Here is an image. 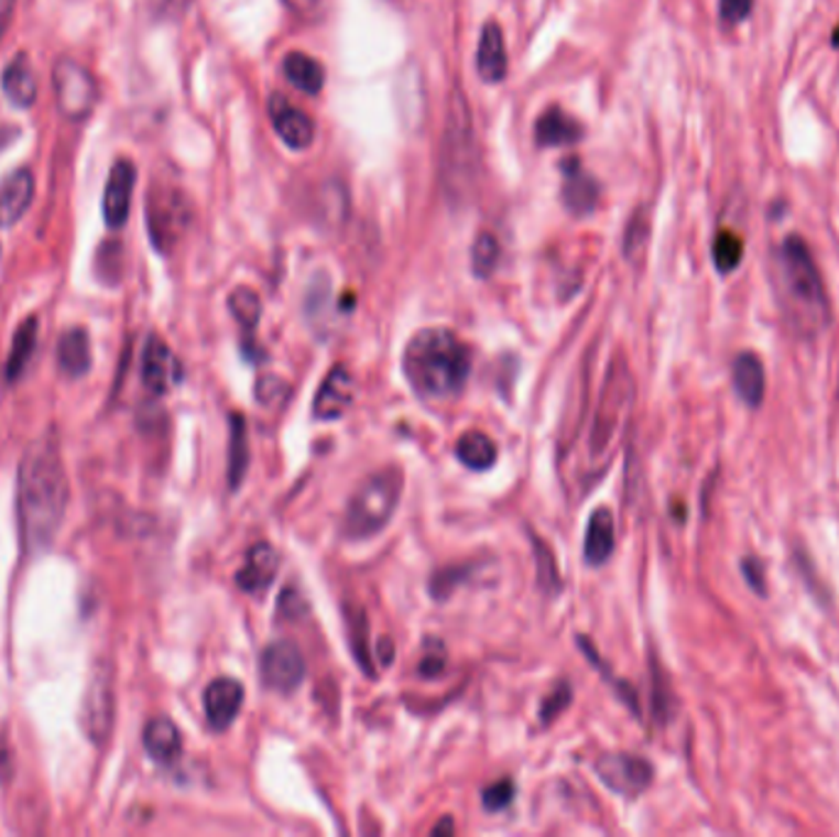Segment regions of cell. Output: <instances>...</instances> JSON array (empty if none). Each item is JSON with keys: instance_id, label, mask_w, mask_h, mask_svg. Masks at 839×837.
<instances>
[{"instance_id": "1", "label": "cell", "mask_w": 839, "mask_h": 837, "mask_svg": "<svg viewBox=\"0 0 839 837\" xmlns=\"http://www.w3.org/2000/svg\"><path fill=\"white\" fill-rule=\"evenodd\" d=\"M69 503V479L59 443L52 435L35 439L18 471V519L28 553L47 551Z\"/></svg>"}, {"instance_id": "2", "label": "cell", "mask_w": 839, "mask_h": 837, "mask_svg": "<svg viewBox=\"0 0 839 837\" xmlns=\"http://www.w3.org/2000/svg\"><path fill=\"white\" fill-rule=\"evenodd\" d=\"M403 373L419 399H455L471 373V349L445 327L419 329L405 347Z\"/></svg>"}, {"instance_id": "3", "label": "cell", "mask_w": 839, "mask_h": 837, "mask_svg": "<svg viewBox=\"0 0 839 837\" xmlns=\"http://www.w3.org/2000/svg\"><path fill=\"white\" fill-rule=\"evenodd\" d=\"M778 293L783 315L798 335H815L830 322V300L813 253L800 236H788L778 251Z\"/></svg>"}, {"instance_id": "4", "label": "cell", "mask_w": 839, "mask_h": 837, "mask_svg": "<svg viewBox=\"0 0 839 837\" xmlns=\"http://www.w3.org/2000/svg\"><path fill=\"white\" fill-rule=\"evenodd\" d=\"M403 493V471L397 467H385L366 477L357 491L351 493L344 511V539L366 541L381 533L397 509Z\"/></svg>"}, {"instance_id": "5", "label": "cell", "mask_w": 839, "mask_h": 837, "mask_svg": "<svg viewBox=\"0 0 839 837\" xmlns=\"http://www.w3.org/2000/svg\"><path fill=\"white\" fill-rule=\"evenodd\" d=\"M631 403H633L631 373L626 369V363L614 361L611 363L604 385H601L595 423H591V433L587 443L591 467L597 465L604 467L611 459V455H614V447L629 421Z\"/></svg>"}, {"instance_id": "6", "label": "cell", "mask_w": 839, "mask_h": 837, "mask_svg": "<svg viewBox=\"0 0 839 837\" xmlns=\"http://www.w3.org/2000/svg\"><path fill=\"white\" fill-rule=\"evenodd\" d=\"M477 145L475 128H471V111L467 96L459 87L451 89L447 126L443 141V180L449 195H461L469 185V177L475 173Z\"/></svg>"}, {"instance_id": "7", "label": "cell", "mask_w": 839, "mask_h": 837, "mask_svg": "<svg viewBox=\"0 0 839 837\" xmlns=\"http://www.w3.org/2000/svg\"><path fill=\"white\" fill-rule=\"evenodd\" d=\"M148 233L160 253H170L192 224V204L185 192L167 182L150 187L145 202Z\"/></svg>"}, {"instance_id": "8", "label": "cell", "mask_w": 839, "mask_h": 837, "mask_svg": "<svg viewBox=\"0 0 839 837\" xmlns=\"http://www.w3.org/2000/svg\"><path fill=\"white\" fill-rule=\"evenodd\" d=\"M52 89H55L57 111L69 121H84L99 106V81L77 59L62 57L55 62Z\"/></svg>"}, {"instance_id": "9", "label": "cell", "mask_w": 839, "mask_h": 837, "mask_svg": "<svg viewBox=\"0 0 839 837\" xmlns=\"http://www.w3.org/2000/svg\"><path fill=\"white\" fill-rule=\"evenodd\" d=\"M116 715L113 673L106 663H99L89 678V688L81 705V729L94 744H103L111 737Z\"/></svg>"}, {"instance_id": "10", "label": "cell", "mask_w": 839, "mask_h": 837, "mask_svg": "<svg viewBox=\"0 0 839 837\" xmlns=\"http://www.w3.org/2000/svg\"><path fill=\"white\" fill-rule=\"evenodd\" d=\"M597 776L607 789L619 796L636 798L643 791L651 789L653 767L643 757L636 754H607L597 761Z\"/></svg>"}, {"instance_id": "11", "label": "cell", "mask_w": 839, "mask_h": 837, "mask_svg": "<svg viewBox=\"0 0 839 837\" xmlns=\"http://www.w3.org/2000/svg\"><path fill=\"white\" fill-rule=\"evenodd\" d=\"M305 659L293 641H273L261 653V681L275 693H293L305 678Z\"/></svg>"}, {"instance_id": "12", "label": "cell", "mask_w": 839, "mask_h": 837, "mask_svg": "<svg viewBox=\"0 0 839 837\" xmlns=\"http://www.w3.org/2000/svg\"><path fill=\"white\" fill-rule=\"evenodd\" d=\"M353 395H357V381H353V376L347 367L337 363V367L325 376V381L319 383L315 403H312V413H315L317 421H339L341 415H347L349 405L353 403Z\"/></svg>"}, {"instance_id": "13", "label": "cell", "mask_w": 839, "mask_h": 837, "mask_svg": "<svg viewBox=\"0 0 839 837\" xmlns=\"http://www.w3.org/2000/svg\"><path fill=\"white\" fill-rule=\"evenodd\" d=\"M135 165L131 160H116L103 189V219L109 229L126 227L131 214V197L135 187Z\"/></svg>"}, {"instance_id": "14", "label": "cell", "mask_w": 839, "mask_h": 837, "mask_svg": "<svg viewBox=\"0 0 839 837\" xmlns=\"http://www.w3.org/2000/svg\"><path fill=\"white\" fill-rule=\"evenodd\" d=\"M268 116H271L277 138L287 148L305 150L315 141V123H312V118L303 109L290 104L285 96H271V101H268Z\"/></svg>"}, {"instance_id": "15", "label": "cell", "mask_w": 839, "mask_h": 837, "mask_svg": "<svg viewBox=\"0 0 839 837\" xmlns=\"http://www.w3.org/2000/svg\"><path fill=\"white\" fill-rule=\"evenodd\" d=\"M243 705V685L233 678H217L204 691V713L211 729L224 732L233 725Z\"/></svg>"}, {"instance_id": "16", "label": "cell", "mask_w": 839, "mask_h": 837, "mask_svg": "<svg viewBox=\"0 0 839 837\" xmlns=\"http://www.w3.org/2000/svg\"><path fill=\"white\" fill-rule=\"evenodd\" d=\"M280 567V557L271 543H255L246 553V563L241 565V570L236 573V585H239L243 593L249 595H263L268 587L273 585V579L277 575Z\"/></svg>"}, {"instance_id": "17", "label": "cell", "mask_w": 839, "mask_h": 837, "mask_svg": "<svg viewBox=\"0 0 839 837\" xmlns=\"http://www.w3.org/2000/svg\"><path fill=\"white\" fill-rule=\"evenodd\" d=\"M35 197V177L28 167H20L0 185V229H10L25 217Z\"/></svg>"}, {"instance_id": "18", "label": "cell", "mask_w": 839, "mask_h": 837, "mask_svg": "<svg viewBox=\"0 0 839 837\" xmlns=\"http://www.w3.org/2000/svg\"><path fill=\"white\" fill-rule=\"evenodd\" d=\"M563 202L565 207L575 214V217H587L595 211L599 187L597 180L591 177L587 170L579 165L577 157H567L563 163Z\"/></svg>"}, {"instance_id": "19", "label": "cell", "mask_w": 839, "mask_h": 837, "mask_svg": "<svg viewBox=\"0 0 839 837\" xmlns=\"http://www.w3.org/2000/svg\"><path fill=\"white\" fill-rule=\"evenodd\" d=\"M179 379V363L160 337H150L143 351V383L148 391L163 395Z\"/></svg>"}, {"instance_id": "20", "label": "cell", "mask_w": 839, "mask_h": 837, "mask_svg": "<svg viewBox=\"0 0 839 837\" xmlns=\"http://www.w3.org/2000/svg\"><path fill=\"white\" fill-rule=\"evenodd\" d=\"M509 72V55H505V40L499 23L489 20L479 35L477 50V74L481 81L501 84Z\"/></svg>"}, {"instance_id": "21", "label": "cell", "mask_w": 839, "mask_h": 837, "mask_svg": "<svg viewBox=\"0 0 839 837\" xmlns=\"http://www.w3.org/2000/svg\"><path fill=\"white\" fill-rule=\"evenodd\" d=\"M535 145L537 148H557V145H573L582 141L585 128L579 126L575 116L559 109V106H551L545 109L535 121Z\"/></svg>"}, {"instance_id": "22", "label": "cell", "mask_w": 839, "mask_h": 837, "mask_svg": "<svg viewBox=\"0 0 839 837\" xmlns=\"http://www.w3.org/2000/svg\"><path fill=\"white\" fill-rule=\"evenodd\" d=\"M0 87H3V94L8 96V101L18 106V109H30L37 99V79L35 72L30 67L28 55H15L8 62V67L3 69V77H0Z\"/></svg>"}, {"instance_id": "23", "label": "cell", "mask_w": 839, "mask_h": 837, "mask_svg": "<svg viewBox=\"0 0 839 837\" xmlns=\"http://www.w3.org/2000/svg\"><path fill=\"white\" fill-rule=\"evenodd\" d=\"M734 391L749 407H759L766 395V371L756 354L744 351L734 359Z\"/></svg>"}, {"instance_id": "24", "label": "cell", "mask_w": 839, "mask_h": 837, "mask_svg": "<svg viewBox=\"0 0 839 837\" xmlns=\"http://www.w3.org/2000/svg\"><path fill=\"white\" fill-rule=\"evenodd\" d=\"M143 744L150 759H155L157 764H175L182 754V735L177 725L167 717H155V720L148 722Z\"/></svg>"}, {"instance_id": "25", "label": "cell", "mask_w": 839, "mask_h": 837, "mask_svg": "<svg viewBox=\"0 0 839 837\" xmlns=\"http://www.w3.org/2000/svg\"><path fill=\"white\" fill-rule=\"evenodd\" d=\"M614 553V517L609 509H597L589 517L585 535V557L589 565H604Z\"/></svg>"}, {"instance_id": "26", "label": "cell", "mask_w": 839, "mask_h": 837, "mask_svg": "<svg viewBox=\"0 0 839 837\" xmlns=\"http://www.w3.org/2000/svg\"><path fill=\"white\" fill-rule=\"evenodd\" d=\"M57 361L59 369L72 376V379H77V376H84L91 369V341L86 329L74 327L64 331L57 347Z\"/></svg>"}, {"instance_id": "27", "label": "cell", "mask_w": 839, "mask_h": 837, "mask_svg": "<svg viewBox=\"0 0 839 837\" xmlns=\"http://www.w3.org/2000/svg\"><path fill=\"white\" fill-rule=\"evenodd\" d=\"M283 72L287 81L303 94L317 96L325 89V67H322L315 57L303 55V52H290V55H285Z\"/></svg>"}, {"instance_id": "28", "label": "cell", "mask_w": 839, "mask_h": 837, "mask_svg": "<svg viewBox=\"0 0 839 837\" xmlns=\"http://www.w3.org/2000/svg\"><path fill=\"white\" fill-rule=\"evenodd\" d=\"M455 455L461 465H465L467 469H475V471H483V469H491L493 463H497L499 457V447L493 439L481 433V431H469L461 435L457 439V447H455Z\"/></svg>"}, {"instance_id": "29", "label": "cell", "mask_w": 839, "mask_h": 837, "mask_svg": "<svg viewBox=\"0 0 839 837\" xmlns=\"http://www.w3.org/2000/svg\"><path fill=\"white\" fill-rule=\"evenodd\" d=\"M249 459H251V447H249V427H246V417L233 413L231 415V425H229V487L239 489L241 481L246 479V471H249Z\"/></svg>"}, {"instance_id": "30", "label": "cell", "mask_w": 839, "mask_h": 837, "mask_svg": "<svg viewBox=\"0 0 839 837\" xmlns=\"http://www.w3.org/2000/svg\"><path fill=\"white\" fill-rule=\"evenodd\" d=\"M344 619H347V637H349V646L353 651V659H357L359 668H363L366 675H373L371 651H369V619H366V611L361 607L347 605L344 607Z\"/></svg>"}, {"instance_id": "31", "label": "cell", "mask_w": 839, "mask_h": 837, "mask_svg": "<svg viewBox=\"0 0 839 837\" xmlns=\"http://www.w3.org/2000/svg\"><path fill=\"white\" fill-rule=\"evenodd\" d=\"M229 309L233 319L239 322L241 329L246 331V335H251L258 327V322H261V315H263V303H261V295L255 293L253 287H236L233 293L229 295Z\"/></svg>"}, {"instance_id": "32", "label": "cell", "mask_w": 839, "mask_h": 837, "mask_svg": "<svg viewBox=\"0 0 839 837\" xmlns=\"http://www.w3.org/2000/svg\"><path fill=\"white\" fill-rule=\"evenodd\" d=\"M37 319L30 317L25 319L23 325L18 327L15 331V339H13V349H10V357H8V379L13 381L18 379L20 373H23V369L28 367V361L32 357V351H35V345H37Z\"/></svg>"}, {"instance_id": "33", "label": "cell", "mask_w": 839, "mask_h": 837, "mask_svg": "<svg viewBox=\"0 0 839 837\" xmlns=\"http://www.w3.org/2000/svg\"><path fill=\"white\" fill-rule=\"evenodd\" d=\"M501 259V246L497 241V236L483 231L475 239V246H471V271H475L477 278H491L493 271H497Z\"/></svg>"}, {"instance_id": "34", "label": "cell", "mask_w": 839, "mask_h": 837, "mask_svg": "<svg viewBox=\"0 0 839 837\" xmlns=\"http://www.w3.org/2000/svg\"><path fill=\"white\" fill-rule=\"evenodd\" d=\"M649 236H651V219H649V209L641 207L633 211V217L626 227V236H623V253H626L629 261H639L645 246H649Z\"/></svg>"}, {"instance_id": "35", "label": "cell", "mask_w": 839, "mask_h": 837, "mask_svg": "<svg viewBox=\"0 0 839 837\" xmlns=\"http://www.w3.org/2000/svg\"><path fill=\"white\" fill-rule=\"evenodd\" d=\"M712 256H715V265L719 273H731L741 265V259H744V241L739 239L737 233L722 231L717 233L715 246H712Z\"/></svg>"}, {"instance_id": "36", "label": "cell", "mask_w": 839, "mask_h": 837, "mask_svg": "<svg viewBox=\"0 0 839 837\" xmlns=\"http://www.w3.org/2000/svg\"><path fill=\"white\" fill-rule=\"evenodd\" d=\"M533 553H535V573H537V585H541L547 595H557L559 593V573L555 565V555L547 548L545 541L533 539Z\"/></svg>"}, {"instance_id": "37", "label": "cell", "mask_w": 839, "mask_h": 837, "mask_svg": "<svg viewBox=\"0 0 839 837\" xmlns=\"http://www.w3.org/2000/svg\"><path fill=\"white\" fill-rule=\"evenodd\" d=\"M319 214H322V221L327 224H339L344 221V217H347V192H344V187L339 185V182H329V185L322 187V195H319Z\"/></svg>"}, {"instance_id": "38", "label": "cell", "mask_w": 839, "mask_h": 837, "mask_svg": "<svg viewBox=\"0 0 839 837\" xmlns=\"http://www.w3.org/2000/svg\"><path fill=\"white\" fill-rule=\"evenodd\" d=\"M569 703H573V691H569L567 683H559L557 688L543 700V707H541L543 725H551L555 717L563 715L569 707Z\"/></svg>"}, {"instance_id": "39", "label": "cell", "mask_w": 839, "mask_h": 837, "mask_svg": "<svg viewBox=\"0 0 839 837\" xmlns=\"http://www.w3.org/2000/svg\"><path fill=\"white\" fill-rule=\"evenodd\" d=\"M513 796H515V786L509 779H503V781L491 783L489 789H483L481 801L487 811H503L513 801Z\"/></svg>"}, {"instance_id": "40", "label": "cell", "mask_w": 839, "mask_h": 837, "mask_svg": "<svg viewBox=\"0 0 839 837\" xmlns=\"http://www.w3.org/2000/svg\"><path fill=\"white\" fill-rule=\"evenodd\" d=\"M121 253H123V249H121V243H118V241H109V243H103L101 246V249H99V256H96V271H103V268L106 265H109V271H106L103 273V281H118V268H121Z\"/></svg>"}, {"instance_id": "41", "label": "cell", "mask_w": 839, "mask_h": 837, "mask_svg": "<svg viewBox=\"0 0 839 837\" xmlns=\"http://www.w3.org/2000/svg\"><path fill=\"white\" fill-rule=\"evenodd\" d=\"M445 646L439 641H429L427 649H425V656L423 661H419V673L425 675V678H435V675H439L445 671Z\"/></svg>"}, {"instance_id": "42", "label": "cell", "mask_w": 839, "mask_h": 837, "mask_svg": "<svg viewBox=\"0 0 839 837\" xmlns=\"http://www.w3.org/2000/svg\"><path fill=\"white\" fill-rule=\"evenodd\" d=\"M285 391H287L285 381H280L277 376H265V379L258 381L255 399L261 401L263 405H277L280 401L285 399Z\"/></svg>"}, {"instance_id": "43", "label": "cell", "mask_w": 839, "mask_h": 837, "mask_svg": "<svg viewBox=\"0 0 839 837\" xmlns=\"http://www.w3.org/2000/svg\"><path fill=\"white\" fill-rule=\"evenodd\" d=\"M754 0H719V18L727 25H739L741 20H747Z\"/></svg>"}, {"instance_id": "44", "label": "cell", "mask_w": 839, "mask_h": 837, "mask_svg": "<svg viewBox=\"0 0 839 837\" xmlns=\"http://www.w3.org/2000/svg\"><path fill=\"white\" fill-rule=\"evenodd\" d=\"M741 575H744V579L749 583V587L754 589L756 595H766V570H763V565L759 561H754V557H747V561H741Z\"/></svg>"}, {"instance_id": "45", "label": "cell", "mask_w": 839, "mask_h": 837, "mask_svg": "<svg viewBox=\"0 0 839 837\" xmlns=\"http://www.w3.org/2000/svg\"><path fill=\"white\" fill-rule=\"evenodd\" d=\"M148 3L157 18H179L182 13H187L192 0H148Z\"/></svg>"}, {"instance_id": "46", "label": "cell", "mask_w": 839, "mask_h": 837, "mask_svg": "<svg viewBox=\"0 0 839 837\" xmlns=\"http://www.w3.org/2000/svg\"><path fill=\"white\" fill-rule=\"evenodd\" d=\"M283 3L290 13L303 18V20L317 18L319 10H322V0H283Z\"/></svg>"}, {"instance_id": "47", "label": "cell", "mask_w": 839, "mask_h": 837, "mask_svg": "<svg viewBox=\"0 0 839 837\" xmlns=\"http://www.w3.org/2000/svg\"><path fill=\"white\" fill-rule=\"evenodd\" d=\"M305 609V599L299 597L295 589H287L285 595H280V611H283L285 617H299Z\"/></svg>"}, {"instance_id": "48", "label": "cell", "mask_w": 839, "mask_h": 837, "mask_svg": "<svg viewBox=\"0 0 839 837\" xmlns=\"http://www.w3.org/2000/svg\"><path fill=\"white\" fill-rule=\"evenodd\" d=\"M13 10H15V0H0V35H3L10 18H13Z\"/></svg>"}, {"instance_id": "49", "label": "cell", "mask_w": 839, "mask_h": 837, "mask_svg": "<svg viewBox=\"0 0 839 837\" xmlns=\"http://www.w3.org/2000/svg\"><path fill=\"white\" fill-rule=\"evenodd\" d=\"M20 135V131L15 126H8V123H0V153L15 141V138Z\"/></svg>"}, {"instance_id": "50", "label": "cell", "mask_w": 839, "mask_h": 837, "mask_svg": "<svg viewBox=\"0 0 839 837\" xmlns=\"http://www.w3.org/2000/svg\"><path fill=\"white\" fill-rule=\"evenodd\" d=\"M449 833H455V823H451V818L447 815V818H445L443 823H437V825H435L433 835H449Z\"/></svg>"}, {"instance_id": "51", "label": "cell", "mask_w": 839, "mask_h": 837, "mask_svg": "<svg viewBox=\"0 0 839 837\" xmlns=\"http://www.w3.org/2000/svg\"><path fill=\"white\" fill-rule=\"evenodd\" d=\"M393 3L395 6H407V3H411V0H393Z\"/></svg>"}, {"instance_id": "52", "label": "cell", "mask_w": 839, "mask_h": 837, "mask_svg": "<svg viewBox=\"0 0 839 837\" xmlns=\"http://www.w3.org/2000/svg\"><path fill=\"white\" fill-rule=\"evenodd\" d=\"M835 47H839V30H837V35H835Z\"/></svg>"}]
</instances>
